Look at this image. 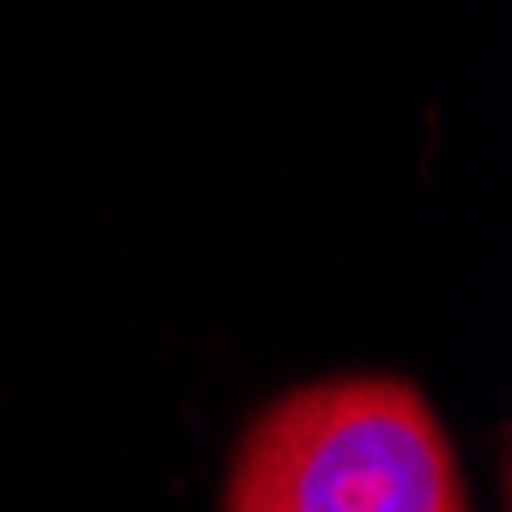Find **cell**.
Here are the masks:
<instances>
[{
  "label": "cell",
  "instance_id": "1",
  "mask_svg": "<svg viewBox=\"0 0 512 512\" xmlns=\"http://www.w3.org/2000/svg\"><path fill=\"white\" fill-rule=\"evenodd\" d=\"M220 512H470V494L452 439L409 378L342 372L250 421Z\"/></svg>",
  "mask_w": 512,
  "mask_h": 512
}]
</instances>
